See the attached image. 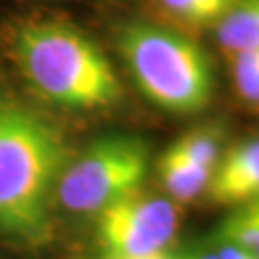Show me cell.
Instances as JSON below:
<instances>
[{
	"label": "cell",
	"mask_w": 259,
	"mask_h": 259,
	"mask_svg": "<svg viewBox=\"0 0 259 259\" xmlns=\"http://www.w3.org/2000/svg\"><path fill=\"white\" fill-rule=\"evenodd\" d=\"M135 259H173L169 251H159V253H152V255H144V257H135Z\"/></svg>",
	"instance_id": "obj_15"
},
{
	"label": "cell",
	"mask_w": 259,
	"mask_h": 259,
	"mask_svg": "<svg viewBox=\"0 0 259 259\" xmlns=\"http://www.w3.org/2000/svg\"><path fill=\"white\" fill-rule=\"evenodd\" d=\"M115 48L140 94L169 115H198L217 89L207 50L179 29L129 19L115 31Z\"/></svg>",
	"instance_id": "obj_3"
},
{
	"label": "cell",
	"mask_w": 259,
	"mask_h": 259,
	"mask_svg": "<svg viewBox=\"0 0 259 259\" xmlns=\"http://www.w3.org/2000/svg\"><path fill=\"white\" fill-rule=\"evenodd\" d=\"M12 60L31 91L58 108L110 110L123 98L110 58L67 21L37 19L19 25L12 37Z\"/></svg>",
	"instance_id": "obj_2"
},
{
	"label": "cell",
	"mask_w": 259,
	"mask_h": 259,
	"mask_svg": "<svg viewBox=\"0 0 259 259\" xmlns=\"http://www.w3.org/2000/svg\"><path fill=\"white\" fill-rule=\"evenodd\" d=\"M217 240L232 242L259 259V200L231 209L217 231Z\"/></svg>",
	"instance_id": "obj_11"
},
{
	"label": "cell",
	"mask_w": 259,
	"mask_h": 259,
	"mask_svg": "<svg viewBox=\"0 0 259 259\" xmlns=\"http://www.w3.org/2000/svg\"><path fill=\"white\" fill-rule=\"evenodd\" d=\"M215 253H217V259H257L255 255H251L248 250H244L240 246L227 240H217Z\"/></svg>",
	"instance_id": "obj_13"
},
{
	"label": "cell",
	"mask_w": 259,
	"mask_h": 259,
	"mask_svg": "<svg viewBox=\"0 0 259 259\" xmlns=\"http://www.w3.org/2000/svg\"><path fill=\"white\" fill-rule=\"evenodd\" d=\"M234 91L240 100L259 106V48L229 56Z\"/></svg>",
	"instance_id": "obj_12"
},
{
	"label": "cell",
	"mask_w": 259,
	"mask_h": 259,
	"mask_svg": "<svg viewBox=\"0 0 259 259\" xmlns=\"http://www.w3.org/2000/svg\"><path fill=\"white\" fill-rule=\"evenodd\" d=\"M207 200L234 209L259 200V137L225 148L205 188Z\"/></svg>",
	"instance_id": "obj_6"
},
{
	"label": "cell",
	"mask_w": 259,
	"mask_h": 259,
	"mask_svg": "<svg viewBox=\"0 0 259 259\" xmlns=\"http://www.w3.org/2000/svg\"><path fill=\"white\" fill-rule=\"evenodd\" d=\"M169 198L140 188L94 215L96 242L104 259H135L167 251L179 229V211Z\"/></svg>",
	"instance_id": "obj_5"
},
{
	"label": "cell",
	"mask_w": 259,
	"mask_h": 259,
	"mask_svg": "<svg viewBox=\"0 0 259 259\" xmlns=\"http://www.w3.org/2000/svg\"><path fill=\"white\" fill-rule=\"evenodd\" d=\"M157 185L175 205H186L198 196L205 194L211 179V169L186 161L177 154L165 150L154 163Z\"/></svg>",
	"instance_id": "obj_7"
},
{
	"label": "cell",
	"mask_w": 259,
	"mask_h": 259,
	"mask_svg": "<svg viewBox=\"0 0 259 259\" xmlns=\"http://www.w3.org/2000/svg\"><path fill=\"white\" fill-rule=\"evenodd\" d=\"M71 159L62 131L25 104L0 98V234L23 246L52 238V205Z\"/></svg>",
	"instance_id": "obj_1"
},
{
	"label": "cell",
	"mask_w": 259,
	"mask_h": 259,
	"mask_svg": "<svg viewBox=\"0 0 259 259\" xmlns=\"http://www.w3.org/2000/svg\"><path fill=\"white\" fill-rule=\"evenodd\" d=\"M152 167L150 144L144 139L102 137L67 161L56 186V202L67 213L94 217L144 188Z\"/></svg>",
	"instance_id": "obj_4"
},
{
	"label": "cell",
	"mask_w": 259,
	"mask_h": 259,
	"mask_svg": "<svg viewBox=\"0 0 259 259\" xmlns=\"http://www.w3.org/2000/svg\"><path fill=\"white\" fill-rule=\"evenodd\" d=\"M173 259H217L215 250H188L183 253H171Z\"/></svg>",
	"instance_id": "obj_14"
},
{
	"label": "cell",
	"mask_w": 259,
	"mask_h": 259,
	"mask_svg": "<svg viewBox=\"0 0 259 259\" xmlns=\"http://www.w3.org/2000/svg\"><path fill=\"white\" fill-rule=\"evenodd\" d=\"M215 42L223 54L234 56L259 48V0H234L213 27Z\"/></svg>",
	"instance_id": "obj_8"
},
{
	"label": "cell",
	"mask_w": 259,
	"mask_h": 259,
	"mask_svg": "<svg viewBox=\"0 0 259 259\" xmlns=\"http://www.w3.org/2000/svg\"><path fill=\"white\" fill-rule=\"evenodd\" d=\"M165 25L183 31L186 35H196L211 29L227 14L234 0H156Z\"/></svg>",
	"instance_id": "obj_9"
},
{
	"label": "cell",
	"mask_w": 259,
	"mask_h": 259,
	"mask_svg": "<svg viewBox=\"0 0 259 259\" xmlns=\"http://www.w3.org/2000/svg\"><path fill=\"white\" fill-rule=\"evenodd\" d=\"M225 129L221 125L205 123L186 131L175 142H171L167 150L186 161H192L196 165L207 167L213 171L225 152Z\"/></svg>",
	"instance_id": "obj_10"
}]
</instances>
